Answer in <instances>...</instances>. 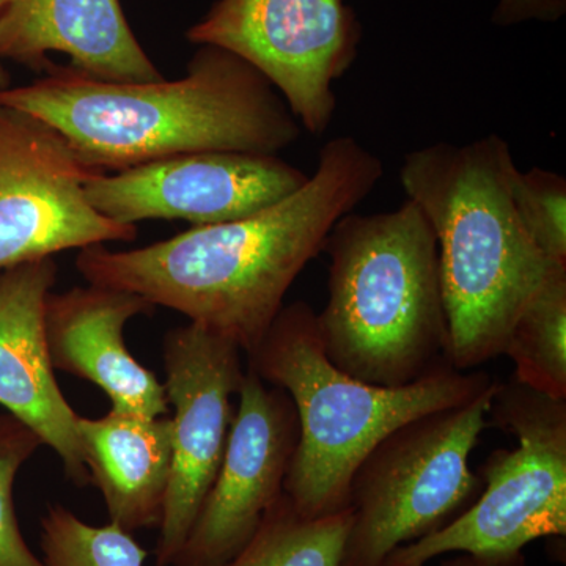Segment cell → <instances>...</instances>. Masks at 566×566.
<instances>
[{
  "label": "cell",
  "instance_id": "1",
  "mask_svg": "<svg viewBox=\"0 0 566 566\" xmlns=\"http://www.w3.org/2000/svg\"><path fill=\"white\" fill-rule=\"evenodd\" d=\"M385 164L352 136L323 145L300 191L238 221L192 227L133 251L81 249L91 285L139 294L172 308L249 354L283 308L290 286L323 252L335 223L374 192Z\"/></svg>",
  "mask_w": 566,
  "mask_h": 566
},
{
  "label": "cell",
  "instance_id": "2",
  "mask_svg": "<svg viewBox=\"0 0 566 566\" xmlns=\"http://www.w3.org/2000/svg\"><path fill=\"white\" fill-rule=\"evenodd\" d=\"M0 104L46 122L104 174L191 153L277 155L303 133L263 74L216 46L200 48L178 81L114 84L54 63L32 84L0 91Z\"/></svg>",
  "mask_w": 566,
  "mask_h": 566
},
{
  "label": "cell",
  "instance_id": "3",
  "mask_svg": "<svg viewBox=\"0 0 566 566\" xmlns=\"http://www.w3.org/2000/svg\"><path fill=\"white\" fill-rule=\"evenodd\" d=\"M517 172L509 142L428 145L408 153L400 181L438 243L447 363L469 371L504 354L517 316L551 263L513 202Z\"/></svg>",
  "mask_w": 566,
  "mask_h": 566
},
{
  "label": "cell",
  "instance_id": "4",
  "mask_svg": "<svg viewBox=\"0 0 566 566\" xmlns=\"http://www.w3.org/2000/svg\"><path fill=\"white\" fill-rule=\"evenodd\" d=\"M248 367L285 390L300 420V439L283 491L307 517L349 506V485L365 457L406 422L475 400L497 381L486 371L442 363L412 385H368L335 367L324 353L312 305L283 307Z\"/></svg>",
  "mask_w": 566,
  "mask_h": 566
},
{
  "label": "cell",
  "instance_id": "5",
  "mask_svg": "<svg viewBox=\"0 0 566 566\" xmlns=\"http://www.w3.org/2000/svg\"><path fill=\"white\" fill-rule=\"evenodd\" d=\"M323 252L329 296L316 324L335 367L368 385L401 387L446 363L438 243L412 200L394 211L349 212Z\"/></svg>",
  "mask_w": 566,
  "mask_h": 566
},
{
  "label": "cell",
  "instance_id": "6",
  "mask_svg": "<svg viewBox=\"0 0 566 566\" xmlns=\"http://www.w3.org/2000/svg\"><path fill=\"white\" fill-rule=\"evenodd\" d=\"M490 417L515 436L480 465L479 497L452 523L394 549L382 566H424L444 554H469L488 566H524V547L566 534V400L499 382Z\"/></svg>",
  "mask_w": 566,
  "mask_h": 566
},
{
  "label": "cell",
  "instance_id": "7",
  "mask_svg": "<svg viewBox=\"0 0 566 566\" xmlns=\"http://www.w3.org/2000/svg\"><path fill=\"white\" fill-rule=\"evenodd\" d=\"M497 385L401 424L365 457L349 485L353 524L340 566H382L394 549L438 532L479 497L483 482L469 460Z\"/></svg>",
  "mask_w": 566,
  "mask_h": 566
},
{
  "label": "cell",
  "instance_id": "8",
  "mask_svg": "<svg viewBox=\"0 0 566 566\" xmlns=\"http://www.w3.org/2000/svg\"><path fill=\"white\" fill-rule=\"evenodd\" d=\"M186 36L243 59L319 136L333 123L334 82L356 61L363 25L346 0H216Z\"/></svg>",
  "mask_w": 566,
  "mask_h": 566
},
{
  "label": "cell",
  "instance_id": "9",
  "mask_svg": "<svg viewBox=\"0 0 566 566\" xmlns=\"http://www.w3.org/2000/svg\"><path fill=\"white\" fill-rule=\"evenodd\" d=\"M95 174L46 122L0 104V271L136 240V226L111 221L88 202L84 185Z\"/></svg>",
  "mask_w": 566,
  "mask_h": 566
},
{
  "label": "cell",
  "instance_id": "10",
  "mask_svg": "<svg viewBox=\"0 0 566 566\" xmlns=\"http://www.w3.org/2000/svg\"><path fill=\"white\" fill-rule=\"evenodd\" d=\"M241 348L196 323L164 338V389L174 409L172 474L156 546V566H172L222 463L245 370Z\"/></svg>",
  "mask_w": 566,
  "mask_h": 566
},
{
  "label": "cell",
  "instance_id": "11",
  "mask_svg": "<svg viewBox=\"0 0 566 566\" xmlns=\"http://www.w3.org/2000/svg\"><path fill=\"white\" fill-rule=\"evenodd\" d=\"M311 175L277 155L202 151L122 170L98 172L84 185L96 211L136 226L182 219L193 227L238 221L300 191Z\"/></svg>",
  "mask_w": 566,
  "mask_h": 566
},
{
  "label": "cell",
  "instance_id": "12",
  "mask_svg": "<svg viewBox=\"0 0 566 566\" xmlns=\"http://www.w3.org/2000/svg\"><path fill=\"white\" fill-rule=\"evenodd\" d=\"M214 482L172 566H221L255 534L283 494L300 420L290 395L245 367Z\"/></svg>",
  "mask_w": 566,
  "mask_h": 566
},
{
  "label": "cell",
  "instance_id": "13",
  "mask_svg": "<svg viewBox=\"0 0 566 566\" xmlns=\"http://www.w3.org/2000/svg\"><path fill=\"white\" fill-rule=\"evenodd\" d=\"M55 282L54 259L0 273V406L57 453L70 482L87 486L77 434L80 415L57 385L44 331V307Z\"/></svg>",
  "mask_w": 566,
  "mask_h": 566
},
{
  "label": "cell",
  "instance_id": "14",
  "mask_svg": "<svg viewBox=\"0 0 566 566\" xmlns=\"http://www.w3.org/2000/svg\"><path fill=\"white\" fill-rule=\"evenodd\" d=\"M155 308L139 294L91 283L50 293L44 331L52 368L98 386L112 411L169 416L163 382L134 359L123 338L129 319L151 315Z\"/></svg>",
  "mask_w": 566,
  "mask_h": 566
},
{
  "label": "cell",
  "instance_id": "15",
  "mask_svg": "<svg viewBox=\"0 0 566 566\" xmlns=\"http://www.w3.org/2000/svg\"><path fill=\"white\" fill-rule=\"evenodd\" d=\"M50 52L69 55V69L88 80H164L134 36L120 0H9L0 11V61L46 74L54 65Z\"/></svg>",
  "mask_w": 566,
  "mask_h": 566
},
{
  "label": "cell",
  "instance_id": "16",
  "mask_svg": "<svg viewBox=\"0 0 566 566\" xmlns=\"http://www.w3.org/2000/svg\"><path fill=\"white\" fill-rule=\"evenodd\" d=\"M77 434L88 471L111 523L133 532L159 527L172 474L170 417L111 411L99 419L80 416Z\"/></svg>",
  "mask_w": 566,
  "mask_h": 566
},
{
  "label": "cell",
  "instance_id": "17",
  "mask_svg": "<svg viewBox=\"0 0 566 566\" xmlns=\"http://www.w3.org/2000/svg\"><path fill=\"white\" fill-rule=\"evenodd\" d=\"M504 354L515 364L516 382L566 400V266L551 264L517 316Z\"/></svg>",
  "mask_w": 566,
  "mask_h": 566
},
{
  "label": "cell",
  "instance_id": "18",
  "mask_svg": "<svg viewBox=\"0 0 566 566\" xmlns=\"http://www.w3.org/2000/svg\"><path fill=\"white\" fill-rule=\"evenodd\" d=\"M352 524L349 506L334 515L307 517L283 491L248 545L221 566H340Z\"/></svg>",
  "mask_w": 566,
  "mask_h": 566
},
{
  "label": "cell",
  "instance_id": "19",
  "mask_svg": "<svg viewBox=\"0 0 566 566\" xmlns=\"http://www.w3.org/2000/svg\"><path fill=\"white\" fill-rule=\"evenodd\" d=\"M44 566H144L148 553L129 532L84 523L61 504L40 521Z\"/></svg>",
  "mask_w": 566,
  "mask_h": 566
},
{
  "label": "cell",
  "instance_id": "20",
  "mask_svg": "<svg viewBox=\"0 0 566 566\" xmlns=\"http://www.w3.org/2000/svg\"><path fill=\"white\" fill-rule=\"evenodd\" d=\"M517 216L551 264L566 266V180L551 170L517 169L513 178Z\"/></svg>",
  "mask_w": 566,
  "mask_h": 566
},
{
  "label": "cell",
  "instance_id": "21",
  "mask_svg": "<svg viewBox=\"0 0 566 566\" xmlns=\"http://www.w3.org/2000/svg\"><path fill=\"white\" fill-rule=\"evenodd\" d=\"M41 446L28 424L9 412L0 415V566H44L21 534L13 499L18 472Z\"/></svg>",
  "mask_w": 566,
  "mask_h": 566
},
{
  "label": "cell",
  "instance_id": "22",
  "mask_svg": "<svg viewBox=\"0 0 566 566\" xmlns=\"http://www.w3.org/2000/svg\"><path fill=\"white\" fill-rule=\"evenodd\" d=\"M565 11L566 0H499L493 22L499 28L527 21L556 22Z\"/></svg>",
  "mask_w": 566,
  "mask_h": 566
},
{
  "label": "cell",
  "instance_id": "23",
  "mask_svg": "<svg viewBox=\"0 0 566 566\" xmlns=\"http://www.w3.org/2000/svg\"><path fill=\"white\" fill-rule=\"evenodd\" d=\"M439 566H488L483 562L476 560L475 557L469 556V554H460V556L449 558V560L442 562Z\"/></svg>",
  "mask_w": 566,
  "mask_h": 566
},
{
  "label": "cell",
  "instance_id": "24",
  "mask_svg": "<svg viewBox=\"0 0 566 566\" xmlns=\"http://www.w3.org/2000/svg\"><path fill=\"white\" fill-rule=\"evenodd\" d=\"M7 2H9V0H0V11L3 10ZM10 82V73L7 71L6 66L2 65V62H0V91H6V88L11 87Z\"/></svg>",
  "mask_w": 566,
  "mask_h": 566
}]
</instances>
